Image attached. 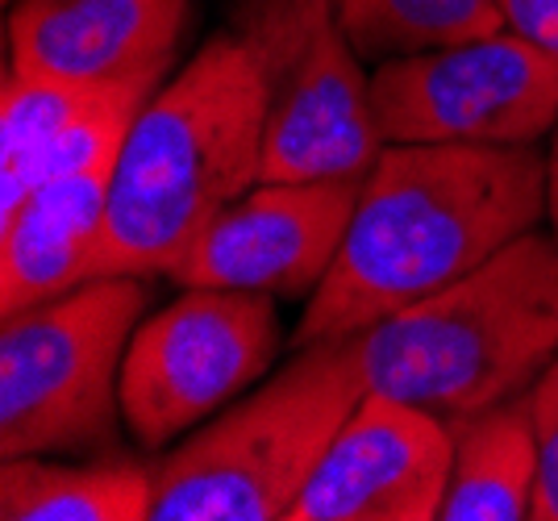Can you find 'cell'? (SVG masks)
<instances>
[{"mask_svg":"<svg viewBox=\"0 0 558 521\" xmlns=\"http://www.w3.org/2000/svg\"><path fill=\"white\" fill-rule=\"evenodd\" d=\"M546 217L537 146H384L292 347L354 338L475 271Z\"/></svg>","mask_w":558,"mask_h":521,"instance_id":"obj_1","label":"cell"},{"mask_svg":"<svg viewBox=\"0 0 558 521\" xmlns=\"http://www.w3.org/2000/svg\"><path fill=\"white\" fill-rule=\"evenodd\" d=\"M267 80L233 29L146 100L117 159L96 276H171L230 201L263 180Z\"/></svg>","mask_w":558,"mask_h":521,"instance_id":"obj_2","label":"cell"},{"mask_svg":"<svg viewBox=\"0 0 558 521\" xmlns=\"http://www.w3.org/2000/svg\"><path fill=\"white\" fill-rule=\"evenodd\" d=\"M367 392L463 422L530 392L558 355V238L530 230L475 271L354 334Z\"/></svg>","mask_w":558,"mask_h":521,"instance_id":"obj_3","label":"cell"},{"mask_svg":"<svg viewBox=\"0 0 558 521\" xmlns=\"http://www.w3.org/2000/svg\"><path fill=\"white\" fill-rule=\"evenodd\" d=\"M363 397L359 338L296 347L292 363L192 429L159 463L150 521H288Z\"/></svg>","mask_w":558,"mask_h":521,"instance_id":"obj_4","label":"cell"},{"mask_svg":"<svg viewBox=\"0 0 558 521\" xmlns=\"http://www.w3.org/2000/svg\"><path fill=\"white\" fill-rule=\"evenodd\" d=\"M146 305V276H96L0 322V459L117 447L121 367Z\"/></svg>","mask_w":558,"mask_h":521,"instance_id":"obj_5","label":"cell"},{"mask_svg":"<svg viewBox=\"0 0 558 521\" xmlns=\"http://www.w3.org/2000/svg\"><path fill=\"white\" fill-rule=\"evenodd\" d=\"M233 34L267 80L263 180H367L388 143L338 0H233Z\"/></svg>","mask_w":558,"mask_h":521,"instance_id":"obj_6","label":"cell"},{"mask_svg":"<svg viewBox=\"0 0 558 521\" xmlns=\"http://www.w3.org/2000/svg\"><path fill=\"white\" fill-rule=\"evenodd\" d=\"M372 105L388 146H537L558 125V54L505 25L384 59Z\"/></svg>","mask_w":558,"mask_h":521,"instance_id":"obj_7","label":"cell"},{"mask_svg":"<svg viewBox=\"0 0 558 521\" xmlns=\"http://www.w3.org/2000/svg\"><path fill=\"white\" fill-rule=\"evenodd\" d=\"M276 351V296L184 288L171 305L142 317L130 338L121 367L125 429L146 450L171 447L251 392Z\"/></svg>","mask_w":558,"mask_h":521,"instance_id":"obj_8","label":"cell"},{"mask_svg":"<svg viewBox=\"0 0 558 521\" xmlns=\"http://www.w3.org/2000/svg\"><path fill=\"white\" fill-rule=\"evenodd\" d=\"M363 180H258L230 201L167 276L180 288L313 296L354 221Z\"/></svg>","mask_w":558,"mask_h":521,"instance_id":"obj_9","label":"cell"},{"mask_svg":"<svg viewBox=\"0 0 558 521\" xmlns=\"http://www.w3.org/2000/svg\"><path fill=\"white\" fill-rule=\"evenodd\" d=\"M454 463L438 413L367 392L333 434L288 521H434Z\"/></svg>","mask_w":558,"mask_h":521,"instance_id":"obj_10","label":"cell"},{"mask_svg":"<svg viewBox=\"0 0 558 521\" xmlns=\"http://www.w3.org/2000/svg\"><path fill=\"white\" fill-rule=\"evenodd\" d=\"M192 0H13L9 68L84 88L167 75Z\"/></svg>","mask_w":558,"mask_h":521,"instance_id":"obj_11","label":"cell"},{"mask_svg":"<svg viewBox=\"0 0 558 521\" xmlns=\"http://www.w3.org/2000/svg\"><path fill=\"white\" fill-rule=\"evenodd\" d=\"M117 159L121 155L59 167L0 217V317L96 280Z\"/></svg>","mask_w":558,"mask_h":521,"instance_id":"obj_12","label":"cell"},{"mask_svg":"<svg viewBox=\"0 0 558 521\" xmlns=\"http://www.w3.org/2000/svg\"><path fill=\"white\" fill-rule=\"evenodd\" d=\"M159 463L125 455H22L0 463L4 521H150Z\"/></svg>","mask_w":558,"mask_h":521,"instance_id":"obj_13","label":"cell"},{"mask_svg":"<svg viewBox=\"0 0 558 521\" xmlns=\"http://www.w3.org/2000/svg\"><path fill=\"white\" fill-rule=\"evenodd\" d=\"M454 463L438 521H534L537 426L530 392L454 422Z\"/></svg>","mask_w":558,"mask_h":521,"instance_id":"obj_14","label":"cell"},{"mask_svg":"<svg viewBox=\"0 0 558 521\" xmlns=\"http://www.w3.org/2000/svg\"><path fill=\"white\" fill-rule=\"evenodd\" d=\"M113 88V84H109ZM100 88L29 75L4 68L0 84V217L13 214L29 192L43 184L54 146L63 143L71 121L80 118Z\"/></svg>","mask_w":558,"mask_h":521,"instance_id":"obj_15","label":"cell"},{"mask_svg":"<svg viewBox=\"0 0 558 521\" xmlns=\"http://www.w3.org/2000/svg\"><path fill=\"white\" fill-rule=\"evenodd\" d=\"M338 13L354 50L372 63L484 38L509 25L496 0H338Z\"/></svg>","mask_w":558,"mask_h":521,"instance_id":"obj_16","label":"cell"},{"mask_svg":"<svg viewBox=\"0 0 558 521\" xmlns=\"http://www.w3.org/2000/svg\"><path fill=\"white\" fill-rule=\"evenodd\" d=\"M530 404H534L537 455H542L534 521H558V355L530 388Z\"/></svg>","mask_w":558,"mask_h":521,"instance_id":"obj_17","label":"cell"},{"mask_svg":"<svg viewBox=\"0 0 558 521\" xmlns=\"http://www.w3.org/2000/svg\"><path fill=\"white\" fill-rule=\"evenodd\" d=\"M509 29L558 54V0H496Z\"/></svg>","mask_w":558,"mask_h":521,"instance_id":"obj_18","label":"cell"},{"mask_svg":"<svg viewBox=\"0 0 558 521\" xmlns=\"http://www.w3.org/2000/svg\"><path fill=\"white\" fill-rule=\"evenodd\" d=\"M546 221H550V234L558 238V125L550 134V155H546Z\"/></svg>","mask_w":558,"mask_h":521,"instance_id":"obj_19","label":"cell"}]
</instances>
